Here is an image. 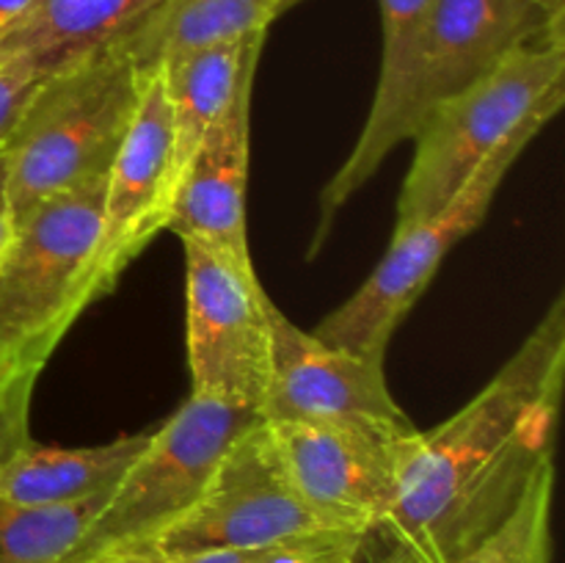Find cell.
Masks as SVG:
<instances>
[{"instance_id":"7a4b0ae2","label":"cell","mask_w":565,"mask_h":563,"mask_svg":"<svg viewBox=\"0 0 565 563\" xmlns=\"http://www.w3.org/2000/svg\"><path fill=\"white\" fill-rule=\"evenodd\" d=\"M105 174L39 204L0 257V461L31 436V401L55 348L86 312Z\"/></svg>"},{"instance_id":"8fae6325","label":"cell","mask_w":565,"mask_h":563,"mask_svg":"<svg viewBox=\"0 0 565 563\" xmlns=\"http://www.w3.org/2000/svg\"><path fill=\"white\" fill-rule=\"evenodd\" d=\"M263 417L362 423L408 434L412 423L386 384V357L334 348L270 304V375Z\"/></svg>"},{"instance_id":"484cf974","label":"cell","mask_w":565,"mask_h":563,"mask_svg":"<svg viewBox=\"0 0 565 563\" xmlns=\"http://www.w3.org/2000/svg\"><path fill=\"white\" fill-rule=\"evenodd\" d=\"M298 3H301V0H285V11L292 9V6H298Z\"/></svg>"},{"instance_id":"30bf717a","label":"cell","mask_w":565,"mask_h":563,"mask_svg":"<svg viewBox=\"0 0 565 563\" xmlns=\"http://www.w3.org/2000/svg\"><path fill=\"white\" fill-rule=\"evenodd\" d=\"M276 450L298 495L340 530L370 533L390 511L408 434L362 423H270Z\"/></svg>"},{"instance_id":"9a60e30c","label":"cell","mask_w":565,"mask_h":563,"mask_svg":"<svg viewBox=\"0 0 565 563\" xmlns=\"http://www.w3.org/2000/svg\"><path fill=\"white\" fill-rule=\"evenodd\" d=\"M163 0H33L0 31V59H31L55 72L136 33Z\"/></svg>"},{"instance_id":"3957f363","label":"cell","mask_w":565,"mask_h":563,"mask_svg":"<svg viewBox=\"0 0 565 563\" xmlns=\"http://www.w3.org/2000/svg\"><path fill=\"white\" fill-rule=\"evenodd\" d=\"M149 72L130 33L44 77L3 144L11 230L39 204L108 174Z\"/></svg>"},{"instance_id":"d6986e66","label":"cell","mask_w":565,"mask_h":563,"mask_svg":"<svg viewBox=\"0 0 565 563\" xmlns=\"http://www.w3.org/2000/svg\"><path fill=\"white\" fill-rule=\"evenodd\" d=\"M110 491L55 506L0 500V563H61L75 550Z\"/></svg>"},{"instance_id":"e0dca14e","label":"cell","mask_w":565,"mask_h":563,"mask_svg":"<svg viewBox=\"0 0 565 563\" xmlns=\"http://www.w3.org/2000/svg\"><path fill=\"white\" fill-rule=\"evenodd\" d=\"M263 42L265 33H254L237 42L191 50L158 64L163 70L166 97H169L177 188L210 127L221 119L226 105L235 97L246 66L263 53Z\"/></svg>"},{"instance_id":"44dd1931","label":"cell","mask_w":565,"mask_h":563,"mask_svg":"<svg viewBox=\"0 0 565 563\" xmlns=\"http://www.w3.org/2000/svg\"><path fill=\"white\" fill-rule=\"evenodd\" d=\"M370 533L359 530H326L243 550H210L180 557H141L149 563H362Z\"/></svg>"},{"instance_id":"4fadbf2b","label":"cell","mask_w":565,"mask_h":563,"mask_svg":"<svg viewBox=\"0 0 565 563\" xmlns=\"http://www.w3.org/2000/svg\"><path fill=\"white\" fill-rule=\"evenodd\" d=\"M257 64L259 59H254L246 66L235 97L193 155L177 188L166 224V230L174 232L180 241H199L243 263L252 259L246 230V185Z\"/></svg>"},{"instance_id":"7c38bea8","label":"cell","mask_w":565,"mask_h":563,"mask_svg":"<svg viewBox=\"0 0 565 563\" xmlns=\"http://www.w3.org/2000/svg\"><path fill=\"white\" fill-rule=\"evenodd\" d=\"M434 3L436 0H381L384 53H381L379 86L351 155L320 191V219L312 254L323 246L337 210L345 208L353 193L373 180L392 149L403 141H412L417 130L414 103H417L419 70H423L425 36H428Z\"/></svg>"},{"instance_id":"ffe728a7","label":"cell","mask_w":565,"mask_h":563,"mask_svg":"<svg viewBox=\"0 0 565 563\" xmlns=\"http://www.w3.org/2000/svg\"><path fill=\"white\" fill-rule=\"evenodd\" d=\"M555 461H546L508 517L456 563H552Z\"/></svg>"},{"instance_id":"5b68a950","label":"cell","mask_w":565,"mask_h":563,"mask_svg":"<svg viewBox=\"0 0 565 563\" xmlns=\"http://www.w3.org/2000/svg\"><path fill=\"white\" fill-rule=\"evenodd\" d=\"M259 417V412L218 397L188 395L169 419L154 425L143 450L61 563H92L143 550L196 506L232 442Z\"/></svg>"},{"instance_id":"ba28073f","label":"cell","mask_w":565,"mask_h":563,"mask_svg":"<svg viewBox=\"0 0 565 563\" xmlns=\"http://www.w3.org/2000/svg\"><path fill=\"white\" fill-rule=\"evenodd\" d=\"M340 530L292 486L265 417L243 431L221 458L196 506L143 550L121 557H180L210 550L276 544Z\"/></svg>"},{"instance_id":"2e32d148","label":"cell","mask_w":565,"mask_h":563,"mask_svg":"<svg viewBox=\"0 0 565 563\" xmlns=\"http://www.w3.org/2000/svg\"><path fill=\"white\" fill-rule=\"evenodd\" d=\"M149 434L152 428L92 447H50L28 439L0 461V500L55 506L110 491L143 450Z\"/></svg>"},{"instance_id":"52a82bcc","label":"cell","mask_w":565,"mask_h":563,"mask_svg":"<svg viewBox=\"0 0 565 563\" xmlns=\"http://www.w3.org/2000/svg\"><path fill=\"white\" fill-rule=\"evenodd\" d=\"M185 252V346L191 395L263 414L270 375V298L254 263L199 241Z\"/></svg>"},{"instance_id":"ac0fdd59","label":"cell","mask_w":565,"mask_h":563,"mask_svg":"<svg viewBox=\"0 0 565 563\" xmlns=\"http://www.w3.org/2000/svg\"><path fill=\"white\" fill-rule=\"evenodd\" d=\"M285 14V0H163L132 33L149 70L191 50L254 36Z\"/></svg>"},{"instance_id":"7402d4cb","label":"cell","mask_w":565,"mask_h":563,"mask_svg":"<svg viewBox=\"0 0 565 563\" xmlns=\"http://www.w3.org/2000/svg\"><path fill=\"white\" fill-rule=\"evenodd\" d=\"M53 72L42 70L36 61L31 59H0V147L11 130L20 121L22 110L31 103L33 92L42 86V81Z\"/></svg>"},{"instance_id":"277c9868","label":"cell","mask_w":565,"mask_h":563,"mask_svg":"<svg viewBox=\"0 0 565 563\" xmlns=\"http://www.w3.org/2000/svg\"><path fill=\"white\" fill-rule=\"evenodd\" d=\"M565 44L527 42L467 88L441 99L419 121L414 160L397 196V224L439 213L480 163L519 127L555 116L563 105Z\"/></svg>"},{"instance_id":"9c48e42d","label":"cell","mask_w":565,"mask_h":563,"mask_svg":"<svg viewBox=\"0 0 565 563\" xmlns=\"http://www.w3.org/2000/svg\"><path fill=\"white\" fill-rule=\"evenodd\" d=\"M177 196L174 141L163 70L154 66L141 105L105 174L99 232L83 282V301L94 304L116 287L127 265L166 230Z\"/></svg>"},{"instance_id":"5bb4252c","label":"cell","mask_w":565,"mask_h":563,"mask_svg":"<svg viewBox=\"0 0 565 563\" xmlns=\"http://www.w3.org/2000/svg\"><path fill=\"white\" fill-rule=\"evenodd\" d=\"M539 39L565 44L530 0H436L414 103L417 127L436 103L494 70L519 44Z\"/></svg>"},{"instance_id":"cb8c5ba5","label":"cell","mask_w":565,"mask_h":563,"mask_svg":"<svg viewBox=\"0 0 565 563\" xmlns=\"http://www.w3.org/2000/svg\"><path fill=\"white\" fill-rule=\"evenodd\" d=\"M11 237V215H9V202H6V160H3V147H0V257H3L6 246H9Z\"/></svg>"},{"instance_id":"6da1fadb","label":"cell","mask_w":565,"mask_h":563,"mask_svg":"<svg viewBox=\"0 0 565 563\" xmlns=\"http://www.w3.org/2000/svg\"><path fill=\"white\" fill-rule=\"evenodd\" d=\"M565 386V298L452 417L406 436L395 500L373 535L384 563H456L555 461Z\"/></svg>"},{"instance_id":"d4e9b609","label":"cell","mask_w":565,"mask_h":563,"mask_svg":"<svg viewBox=\"0 0 565 563\" xmlns=\"http://www.w3.org/2000/svg\"><path fill=\"white\" fill-rule=\"evenodd\" d=\"M92 563H149L141 557H105V561H92Z\"/></svg>"},{"instance_id":"8992f818","label":"cell","mask_w":565,"mask_h":563,"mask_svg":"<svg viewBox=\"0 0 565 563\" xmlns=\"http://www.w3.org/2000/svg\"><path fill=\"white\" fill-rule=\"evenodd\" d=\"M546 125H550V116H539L519 127L475 169V174L439 213L408 226H395L384 259L345 304L320 320L312 334L345 351L386 357L397 326L428 290L436 270L456 248V243H461L469 232L483 224L508 171Z\"/></svg>"},{"instance_id":"603a6c76","label":"cell","mask_w":565,"mask_h":563,"mask_svg":"<svg viewBox=\"0 0 565 563\" xmlns=\"http://www.w3.org/2000/svg\"><path fill=\"white\" fill-rule=\"evenodd\" d=\"M550 25V33L565 42V0H530Z\"/></svg>"}]
</instances>
